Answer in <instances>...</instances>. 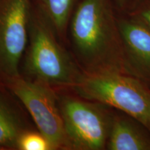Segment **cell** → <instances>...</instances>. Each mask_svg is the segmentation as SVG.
Segmentation results:
<instances>
[{"label":"cell","instance_id":"cell-1","mask_svg":"<svg viewBox=\"0 0 150 150\" xmlns=\"http://www.w3.org/2000/svg\"><path fill=\"white\" fill-rule=\"evenodd\" d=\"M71 37L86 74H127L120 33L109 0H83L73 17Z\"/></svg>","mask_w":150,"mask_h":150},{"label":"cell","instance_id":"cell-2","mask_svg":"<svg viewBox=\"0 0 150 150\" xmlns=\"http://www.w3.org/2000/svg\"><path fill=\"white\" fill-rule=\"evenodd\" d=\"M81 97L120 110L150 132V88L126 73L83 74L73 86Z\"/></svg>","mask_w":150,"mask_h":150},{"label":"cell","instance_id":"cell-3","mask_svg":"<svg viewBox=\"0 0 150 150\" xmlns=\"http://www.w3.org/2000/svg\"><path fill=\"white\" fill-rule=\"evenodd\" d=\"M30 31L25 64L27 72L36 81L47 86H74L77 83L83 74L48 28L40 22H35Z\"/></svg>","mask_w":150,"mask_h":150},{"label":"cell","instance_id":"cell-4","mask_svg":"<svg viewBox=\"0 0 150 150\" xmlns=\"http://www.w3.org/2000/svg\"><path fill=\"white\" fill-rule=\"evenodd\" d=\"M63 98L60 109L66 147L79 150H101L106 147L112 116L100 103Z\"/></svg>","mask_w":150,"mask_h":150},{"label":"cell","instance_id":"cell-5","mask_svg":"<svg viewBox=\"0 0 150 150\" xmlns=\"http://www.w3.org/2000/svg\"><path fill=\"white\" fill-rule=\"evenodd\" d=\"M8 86L31 114L39 131L50 142L52 149L66 147L61 109L48 86L20 77L8 78Z\"/></svg>","mask_w":150,"mask_h":150},{"label":"cell","instance_id":"cell-6","mask_svg":"<svg viewBox=\"0 0 150 150\" xmlns=\"http://www.w3.org/2000/svg\"><path fill=\"white\" fill-rule=\"evenodd\" d=\"M29 0H4L0 5V73L20 76L19 64L28 41Z\"/></svg>","mask_w":150,"mask_h":150},{"label":"cell","instance_id":"cell-7","mask_svg":"<svg viewBox=\"0 0 150 150\" xmlns=\"http://www.w3.org/2000/svg\"><path fill=\"white\" fill-rule=\"evenodd\" d=\"M127 74L150 88V29L134 18L117 21Z\"/></svg>","mask_w":150,"mask_h":150},{"label":"cell","instance_id":"cell-8","mask_svg":"<svg viewBox=\"0 0 150 150\" xmlns=\"http://www.w3.org/2000/svg\"><path fill=\"white\" fill-rule=\"evenodd\" d=\"M106 147L109 150H150V132L127 114L113 115Z\"/></svg>","mask_w":150,"mask_h":150},{"label":"cell","instance_id":"cell-9","mask_svg":"<svg viewBox=\"0 0 150 150\" xmlns=\"http://www.w3.org/2000/svg\"><path fill=\"white\" fill-rule=\"evenodd\" d=\"M22 134L18 118L0 95V145H15Z\"/></svg>","mask_w":150,"mask_h":150},{"label":"cell","instance_id":"cell-10","mask_svg":"<svg viewBox=\"0 0 150 150\" xmlns=\"http://www.w3.org/2000/svg\"><path fill=\"white\" fill-rule=\"evenodd\" d=\"M47 14L54 27L62 31L67 23L73 0H42Z\"/></svg>","mask_w":150,"mask_h":150},{"label":"cell","instance_id":"cell-11","mask_svg":"<svg viewBox=\"0 0 150 150\" xmlns=\"http://www.w3.org/2000/svg\"><path fill=\"white\" fill-rule=\"evenodd\" d=\"M16 147L21 150H50L52 146L40 133H22L19 137Z\"/></svg>","mask_w":150,"mask_h":150},{"label":"cell","instance_id":"cell-12","mask_svg":"<svg viewBox=\"0 0 150 150\" xmlns=\"http://www.w3.org/2000/svg\"><path fill=\"white\" fill-rule=\"evenodd\" d=\"M132 17L150 29V4L140 6Z\"/></svg>","mask_w":150,"mask_h":150},{"label":"cell","instance_id":"cell-13","mask_svg":"<svg viewBox=\"0 0 150 150\" xmlns=\"http://www.w3.org/2000/svg\"><path fill=\"white\" fill-rule=\"evenodd\" d=\"M118 4V5L120 6H123L127 3V1L128 0H116Z\"/></svg>","mask_w":150,"mask_h":150}]
</instances>
